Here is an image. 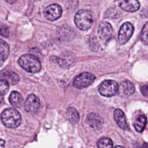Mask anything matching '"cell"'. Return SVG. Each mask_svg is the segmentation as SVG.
<instances>
[{
	"mask_svg": "<svg viewBox=\"0 0 148 148\" xmlns=\"http://www.w3.org/2000/svg\"><path fill=\"white\" fill-rule=\"evenodd\" d=\"M5 1H6L7 2L9 3H13L14 2H15L17 0H5Z\"/></svg>",
	"mask_w": 148,
	"mask_h": 148,
	"instance_id": "cell-26",
	"label": "cell"
},
{
	"mask_svg": "<svg viewBox=\"0 0 148 148\" xmlns=\"http://www.w3.org/2000/svg\"><path fill=\"white\" fill-rule=\"evenodd\" d=\"M115 148H125V147H124L123 146H117L115 147Z\"/></svg>",
	"mask_w": 148,
	"mask_h": 148,
	"instance_id": "cell-29",
	"label": "cell"
},
{
	"mask_svg": "<svg viewBox=\"0 0 148 148\" xmlns=\"http://www.w3.org/2000/svg\"><path fill=\"white\" fill-rule=\"evenodd\" d=\"M95 76L94 74L84 72L77 75L74 79L73 86L78 89H82L91 85L94 81Z\"/></svg>",
	"mask_w": 148,
	"mask_h": 148,
	"instance_id": "cell-5",
	"label": "cell"
},
{
	"mask_svg": "<svg viewBox=\"0 0 148 148\" xmlns=\"http://www.w3.org/2000/svg\"><path fill=\"white\" fill-rule=\"evenodd\" d=\"M10 103L15 107H18L21 104L23 98L22 95L17 91H12L9 96V98Z\"/></svg>",
	"mask_w": 148,
	"mask_h": 148,
	"instance_id": "cell-17",
	"label": "cell"
},
{
	"mask_svg": "<svg viewBox=\"0 0 148 148\" xmlns=\"http://www.w3.org/2000/svg\"><path fill=\"white\" fill-rule=\"evenodd\" d=\"M113 33V28L111 25L107 21H102L98 27V35L103 40L108 39L111 37Z\"/></svg>",
	"mask_w": 148,
	"mask_h": 148,
	"instance_id": "cell-11",
	"label": "cell"
},
{
	"mask_svg": "<svg viewBox=\"0 0 148 148\" xmlns=\"http://www.w3.org/2000/svg\"><path fill=\"white\" fill-rule=\"evenodd\" d=\"M141 92L145 97H148V84L145 85L141 87Z\"/></svg>",
	"mask_w": 148,
	"mask_h": 148,
	"instance_id": "cell-24",
	"label": "cell"
},
{
	"mask_svg": "<svg viewBox=\"0 0 148 148\" xmlns=\"http://www.w3.org/2000/svg\"><path fill=\"white\" fill-rule=\"evenodd\" d=\"M5 147V142L3 140L0 139V148H4Z\"/></svg>",
	"mask_w": 148,
	"mask_h": 148,
	"instance_id": "cell-25",
	"label": "cell"
},
{
	"mask_svg": "<svg viewBox=\"0 0 148 148\" xmlns=\"http://www.w3.org/2000/svg\"><path fill=\"white\" fill-rule=\"evenodd\" d=\"M62 12L61 6L58 4H51L47 6L43 11L45 17L50 21H54L59 18Z\"/></svg>",
	"mask_w": 148,
	"mask_h": 148,
	"instance_id": "cell-7",
	"label": "cell"
},
{
	"mask_svg": "<svg viewBox=\"0 0 148 148\" xmlns=\"http://www.w3.org/2000/svg\"><path fill=\"white\" fill-rule=\"evenodd\" d=\"M9 88V83L4 79L0 80V95H3L6 94Z\"/></svg>",
	"mask_w": 148,
	"mask_h": 148,
	"instance_id": "cell-22",
	"label": "cell"
},
{
	"mask_svg": "<svg viewBox=\"0 0 148 148\" xmlns=\"http://www.w3.org/2000/svg\"><path fill=\"white\" fill-rule=\"evenodd\" d=\"M113 142L109 138H102L97 142L98 148H113Z\"/></svg>",
	"mask_w": 148,
	"mask_h": 148,
	"instance_id": "cell-20",
	"label": "cell"
},
{
	"mask_svg": "<svg viewBox=\"0 0 148 148\" xmlns=\"http://www.w3.org/2000/svg\"><path fill=\"white\" fill-rule=\"evenodd\" d=\"M87 121L92 128L94 129H99L102 127L103 121L99 115L95 113H89L87 116Z\"/></svg>",
	"mask_w": 148,
	"mask_h": 148,
	"instance_id": "cell-13",
	"label": "cell"
},
{
	"mask_svg": "<svg viewBox=\"0 0 148 148\" xmlns=\"http://www.w3.org/2000/svg\"><path fill=\"white\" fill-rule=\"evenodd\" d=\"M40 103L39 98L34 94L29 95L24 103V108L26 112L34 113L38 111L40 108Z\"/></svg>",
	"mask_w": 148,
	"mask_h": 148,
	"instance_id": "cell-8",
	"label": "cell"
},
{
	"mask_svg": "<svg viewBox=\"0 0 148 148\" xmlns=\"http://www.w3.org/2000/svg\"><path fill=\"white\" fill-rule=\"evenodd\" d=\"M2 79L6 80L9 84H16L19 81L18 75L14 72L12 71H5L1 74L0 76Z\"/></svg>",
	"mask_w": 148,
	"mask_h": 148,
	"instance_id": "cell-14",
	"label": "cell"
},
{
	"mask_svg": "<svg viewBox=\"0 0 148 148\" xmlns=\"http://www.w3.org/2000/svg\"><path fill=\"white\" fill-rule=\"evenodd\" d=\"M19 65L27 72L36 73L41 69V64L37 57L32 54H24L18 60Z\"/></svg>",
	"mask_w": 148,
	"mask_h": 148,
	"instance_id": "cell-3",
	"label": "cell"
},
{
	"mask_svg": "<svg viewBox=\"0 0 148 148\" xmlns=\"http://www.w3.org/2000/svg\"><path fill=\"white\" fill-rule=\"evenodd\" d=\"M140 40L143 44L148 45V22L143 27L140 34Z\"/></svg>",
	"mask_w": 148,
	"mask_h": 148,
	"instance_id": "cell-21",
	"label": "cell"
},
{
	"mask_svg": "<svg viewBox=\"0 0 148 148\" xmlns=\"http://www.w3.org/2000/svg\"><path fill=\"white\" fill-rule=\"evenodd\" d=\"M57 61L61 66L67 67L72 64L73 58L71 55L68 54H63L58 58Z\"/></svg>",
	"mask_w": 148,
	"mask_h": 148,
	"instance_id": "cell-18",
	"label": "cell"
},
{
	"mask_svg": "<svg viewBox=\"0 0 148 148\" xmlns=\"http://www.w3.org/2000/svg\"><path fill=\"white\" fill-rule=\"evenodd\" d=\"M1 119L3 124L10 128L17 127L21 121L20 113L13 108H8L3 110L1 114Z\"/></svg>",
	"mask_w": 148,
	"mask_h": 148,
	"instance_id": "cell-1",
	"label": "cell"
},
{
	"mask_svg": "<svg viewBox=\"0 0 148 148\" xmlns=\"http://www.w3.org/2000/svg\"><path fill=\"white\" fill-rule=\"evenodd\" d=\"M118 3L120 8L126 12H135L140 8L138 0H119Z\"/></svg>",
	"mask_w": 148,
	"mask_h": 148,
	"instance_id": "cell-9",
	"label": "cell"
},
{
	"mask_svg": "<svg viewBox=\"0 0 148 148\" xmlns=\"http://www.w3.org/2000/svg\"><path fill=\"white\" fill-rule=\"evenodd\" d=\"M134 28L133 25L130 22L124 23L120 27L119 34L118 40L120 45H124L127 43L133 34Z\"/></svg>",
	"mask_w": 148,
	"mask_h": 148,
	"instance_id": "cell-6",
	"label": "cell"
},
{
	"mask_svg": "<svg viewBox=\"0 0 148 148\" xmlns=\"http://www.w3.org/2000/svg\"><path fill=\"white\" fill-rule=\"evenodd\" d=\"M74 21L79 29L83 31L87 30L93 23V13L88 10H79L75 14Z\"/></svg>",
	"mask_w": 148,
	"mask_h": 148,
	"instance_id": "cell-2",
	"label": "cell"
},
{
	"mask_svg": "<svg viewBox=\"0 0 148 148\" xmlns=\"http://www.w3.org/2000/svg\"><path fill=\"white\" fill-rule=\"evenodd\" d=\"M146 118L143 115L139 116L134 124L135 129L139 132H141L143 131L146 124Z\"/></svg>",
	"mask_w": 148,
	"mask_h": 148,
	"instance_id": "cell-19",
	"label": "cell"
},
{
	"mask_svg": "<svg viewBox=\"0 0 148 148\" xmlns=\"http://www.w3.org/2000/svg\"><path fill=\"white\" fill-rule=\"evenodd\" d=\"M3 101V95H0V105L2 103Z\"/></svg>",
	"mask_w": 148,
	"mask_h": 148,
	"instance_id": "cell-28",
	"label": "cell"
},
{
	"mask_svg": "<svg viewBox=\"0 0 148 148\" xmlns=\"http://www.w3.org/2000/svg\"><path fill=\"white\" fill-rule=\"evenodd\" d=\"M0 35L5 38H8L9 35L8 27L2 23H0Z\"/></svg>",
	"mask_w": 148,
	"mask_h": 148,
	"instance_id": "cell-23",
	"label": "cell"
},
{
	"mask_svg": "<svg viewBox=\"0 0 148 148\" xmlns=\"http://www.w3.org/2000/svg\"><path fill=\"white\" fill-rule=\"evenodd\" d=\"M143 148H148V143H143Z\"/></svg>",
	"mask_w": 148,
	"mask_h": 148,
	"instance_id": "cell-27",
	"label": "cell"
},
{
	"mask_svg": "<svg viewBox=\"0 0 148 148\" xmlns=\"http://www.w3.org/2000/svg\"><path fill=\"white\" fill-rule=\"evenodd\" d=\"M9 54V46L8 44L0 39V66H1Z\"/></svg>",
	"mask_w": 148,
	"mask_h": 148,
	"instance_id": "cell-15",
	"label": "cell"
},
{
	"mask_svg": "<svg viewBox=\"0 0 148 148\" xmlns=\"http://www.w3.org/2000/svg\"><path fill=\"white\" fill-rule=\"evenodd\" d=\"M119 85L113 80H105L99 86V92L105 97H112L116 95L118 92Z\"/></svg>",
	"mask_w": 148,
	"mask_h": 148,
	"instance_id": "cell-4",
	"label": "cell"
},
{
	"mask_svg": "<svg viewBox=\"0 0 148 148\" xmlns=\"http://www.w3.org/2000/svg\"><path fill=\"white\" fill-rule=\"evenodd\" d=\"M135 148H143V147H140V146H135Z\"/></svg>",
	"mask_w": 148,
	"mask_h": 148,
	"instance_id": "cell-30",
	"label": "cell"
},
{
	"mask_svg": "<svg viewBox=\"0 0 148 148\" xmlns=\"http://www.w3.org/2000/svg\"><path fill=\"white\" fill-rule=\"evenodd\" d=\"M114 118L118 126L122 130H128V125L127 123L124 113L120 109H116L114 112Z\"/></svg>",
	"mask_w": 148,
	"mask_h": 148,
	"instance_id": "cell-12",
	"label": "cell"
},
{
	"mask_svg": "<svg viewBox=\"0 0 148 148\" xmlns=\"http://www.w3.org/2000/svg\"><path fill=\"white\" fill-rule=\"evenodd\" d=\"M66 116L69 122L72 124L77 123L79 121V114L76 108L69 107L66 110Z\"/></svg>",
	"mask_w": 148,
	"mask_h": 148,
	"instance_id": "cell-16",
	"label": "cell"
},
{
	"mask_svg": "<svg viewBox=\"0 0 148 148\" xmlns=\"http://www.w3.org/2000/svg\"><path fill=\"white\" fill-rule=\"evenodd\" d=\"M135 92V87L130 81H124L119 86L118 94L122 97H128L132 95Z\"/></svg>",
	"mask_w": 148,
	"mask_h": 148,
	"instance_id": "cell-10",
	"label": "cell"
}]
</instances>
